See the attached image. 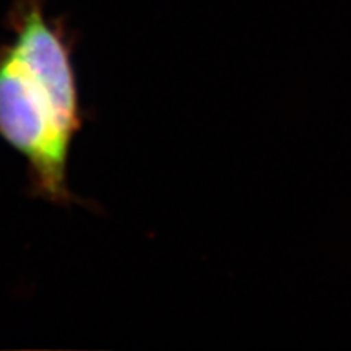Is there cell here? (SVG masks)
Instances as JSON below:
<instances>
[{"label": "cell", "instance_id": "cell-1", "mask_svg": "<svg viewBox=\"0 0 351 351\" xmlns=\"http://www.w3.org/2000/svg\"><path fill=\"white\" fill-rule=\"evenodd\" d=\"M0 44V138L23 158L29 194L69 207V160L83 114L73 38L44 0H15Z\"/></svg>", "mask_w": 351, "mask_h": 351}]
</instances>
